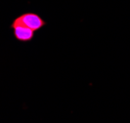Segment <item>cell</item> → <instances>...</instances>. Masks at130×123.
I'll use <instances>...</instances> for the list:
<instances>
[{"instance_id":"7a4b0ae2","label":"cell","mask_w":130,"mask_h":123,"mask_svg":"<svg viewBox=\"0 0 130 123\" xmlns=\"http://www.w3.org/2000/svg\"><path fill=\"white\" fill-rule=\"evenodd\" d=\"M10 28L13 31L14 38L19 42H22V43L30 42L31 40H33L34 36H35V31L34 30L21 25L20 23L15 22L14 20L10 25Z\"/></svg>"},{"instance_id":"6da1fadb","label":"cell","mask_w":130,"mask_h":123,"mask_svg":"<svg viewBox=\"0 0 130 123\" xmlns=\"http://www.w3.org/2000/svg\"><path fill=\"white\" fill-rule=\"evenodd\" d=\"M14 21L32 29L35 32L40 30L41 28H43L46 26L45 21L42 19L38 14L32 13V12H26V13L21 14L18 17H16Z\"/></svg>"}]
</instances>
